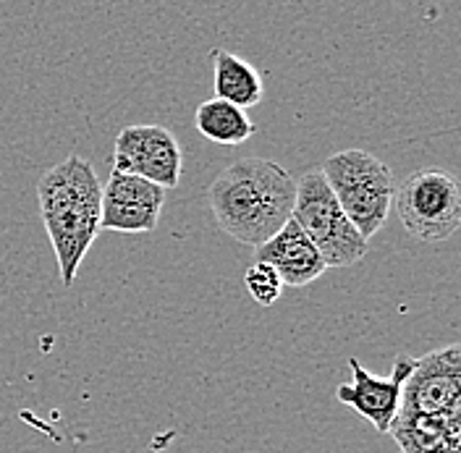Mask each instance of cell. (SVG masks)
Wrapping results in <instances>:
<instances>
[{
    "label": "cell",
    "instance_id": "cell-5",
    "mask_svg": "<svg viewBox=\"0 0 461 453\" xmlns=\"http://www.w3.org/2000/svg\"><path fill=\"white\" fill-rule=\"evenodd\" d=\"M406 233L417 241L438 244L461 226L459 181L440 168L414 170L393 192V207Z\"/></svg>",
    "mask_w": 461,
    "mask_h": 453
},
{
    "label": "cell",
    "instance_id": "cell-4",
    "mask_svg": "<svg viewBox=\"0 0 461 453\" xmlns=\"http://www.w3.org/2000/svg\"><path fill=\"white\" fill-rule=\"evenodd\" d=\"M291 221L307 233L325 267H351L367 257V241L346 218L322 170H307L296 181Z\"/></svg>",
    "mask_w": 461,
    "mask_h": 453
},
{
    "label": "cell",
    "instance_id": "cell-6",
    "mask_svg": "<svg viewBox=\"0 0 461 453\" xmlns=\"http://www.w3.org/2000/svg\"><path fill=\"white\" fill-rule=\"evenodd\" d=\"M113 170L144 178L160 189H176L184 170L181 144L166 126L140 123L118 131L113 144Z\"/></svg>",
    "mask_w": 461,
    "mask_h": 453
},
{
    "label": "cell",
    "instance_id": "cell-3",
    "mask_svg": "<svg viewBox=\"0 0 461 453\" xmlns=\"http://www.w3.org/2000/svg\"><path fill=\"white\" fill-rule=\"evenodd\" d=\"M322 176L346 218L367 241L385 226L393 207V173L367 149H341L322 163Z\"/></svg>",
    "mask_w": 461,
    "mask_h": 453
},
{
    "label": "cell",
    "instance_id": "cell-8",
    "mask_svg": "<svg viewBox=\"0 0 461 453\" xmlns=\"http://www.w3.org/2000/svg\"><path fill=\"white\" fill-rule=\"evenodd\" d=\"M414 362L417 359H411V357H399L393 362V372L388 377H380V375L367 372L357 359H348L351 383L339 385L336 398L346 406H351L354 412H359L377 432L388 435L396 414H399L403 383L414 367Z\"/></svg>",
    "mask_w": 461,
    "mask_h": 453
},
{
    "label": "cell",
    "instance_id": "cell-9",
    "mask_svg": "<svg viewBox=\"0 0 461 453\" xmlns=\"http://www.w3.org/2000/svg\"><path fill=\"white\" fill-rule=\"evenodd\" d=\"M166 204V189L126 173L111 170L103 186L100 231L149 233L155 231Z\"/></svg>",
    "mask_w": 461,
    "mask_h": 453
},
{
    "label": "cell",
    "instance_id": "cell-14",
    "mask_svg": "<svg viewBox=\"0 0 461 453\" xmlns=\"http://www.w3.org/2000/svg\"><path fill=\"white\" fill-rule=\"evenodd\" d=\"M244 285L252 294V299L258 304H262V307H273L281 299V294H284V284H281L278 273L270 265H262V262H255V265L247 267Z\"/></svg>",
    "mask_w": 461,
    "mask_h": 453
},
{
    "label": "cell",
    "instance_id": "cell-2",
    "mask_svg": "<svg viewBox=\"0 0 461 453\" xmlns=\"http://www.w3.org/2000/svg\"><path fill=\"white\" fill-rule=\"evenodd\" d=\"M37 197L42 226L56 252L60 281L71 285L100 233L103 181L89 160L68 155L40 178Z\"/></svg>",
    "mask_w": 461,
    "mask_h": 453
},
{
    "label": "cell",
    "instance_id": "cell-12",
    "mask_svg": "<svg viewBox=\"0 0 461 453\" xmlns=\"http://www.w3.org/2000/svg\"><path fill=\"white\" fill-rule=\"evenodd\" d=\"M212 60V86H215V100L230 103L241 111L259 105L262 100V77L259 71L247 63L244 58L229 50H210Z\"/></svg>",
    "mask_w": 461,
    "mask_h": 453
},
{
    "label": "cell",
    "instance_id": "cell-11",
    "mask_svg": "<svg viewBox=\"0 0 461 453\" xmlns=\"http://www.w3.org/2000/svg\"><path fill=\"white\" fill-rule=\"evenodd\" d=\"M461 414H396L391 435L403 453H459Z\"/></svg>",
    "mask_w": 461,
    "mask_h": 453
},
{
    "label": "cell",
    "instance_id": "cell-7",
    "mask_svg": "<svg viewBox=\"0 0 461 453\" xmlns=\"http://www.w3.org/2000/svg\"><path fill=\"white\" fill-rule=\"evenodd\" d=\"M461 349L456 343L414 362L402 391L399 414H461Z\"/></svg>",
    "mask_w": 461,
    "mask_h": 453
},
{
    "label": "cell",
    "instance_id": "cell-1",
    "mask_svg": "<svg viewBox=\"0 0 461 453\" xmlns=\"http://www.w3.org/2000/svg\"><path fill=\"white\" fill-rule=\"evenodd\" d=\"M296 181L281 163L244 158L210 184V210L218 226L247 247H262L291 221Z\"/></svg>",
    "mask_w": 461,
    "mask_h": 453
},
{
    "label": "cell",
    "instance_id": "cell-13",
    "mask_svg": "<svg viewBox=\"0 0 461 453\" xmlns=\"http://www.w3.org/2000/svg\"><path fill=\"white\" fill-rule=\"evenodd\" d=\"M194 123L204 140L221 147H236V144L247 142L249 137H255L258 131V126L249 121L247 111L223 100H215V97L200 103L194 113Z\"/></svg>",
    "mask_w": 461,
    "mask_h": 453
},
{
    "label": "cell",
    "instance_id": "cell-10",
    "mask_svg": "<svg viewBox=\"0 0 461 453\" xmlns=\"http://www.w3.org/2000/svg\"><path fill=\"white\" fill-rule=\"evenodd\" d=\"M258 262L270 265L278 273L281 284L294 285V288L315 284L328 270L315 244L294 221H288L273 239H267L262 247H258Z\"/></svg>",
    "mask_w": 461,
    "mask_h": 453
}]
</instances>
